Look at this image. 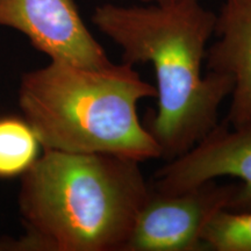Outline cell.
Segmentation results:
<instances>
[{
	"mask_svg": "<svg viewBox=\"0 0 251 251\" xmlns=\"http://www.w3.org/2000/svg\"><path fill=\"white\" fill-rule=\"evenodd\" d=\"M208 251H251V212L224 209L203 231Z\"/></svg>",
	"mask_w": 251,
	"mask_h": 251,
	"instance_id": "cell-9",
	"label": "cell"
},
{
	"mask_svg": "<svg viewBox=\"0 0 251 251\" xmlns=\"http://www.w3.org/2000/svg\"><path fill=\"white\" fill-rule=\"evenodd\" d=\"M213 36L215 41L206 52L207 69L228 75L234 83L225 121L247 124L251 121V0H224Z\"/></svg>",
	"mask_w": 251,
	"mask_h": 251,
	"instance_id": "cell-7",
	"label": "cell"
},
{
	"mask_svg": "<svg viewBox=\"0 0 251 251\" xmlns=\"http://www.w3.org/2000/svg\"><path fill=\"white\" fill-rule=\"evenodd\" d=\"M156 97V87L126 62L93 69L50 61L27 72L19 89L21 111L43 149L141 163L161 158L137 112L142 100Z\"/></svg>",
	"mask_w": 251,
	"mask_h": 251,
	"instance_id": "cell-3",
	"label": "cell"
},
{
	"mask_svg": "<svg viewBox=\"0 0 251 251\" xmlns=\"http://www.w3.org/2000/svg\"><path fill=\"white\" fill-rule=\"evenodd\" d=\"M97 28L120 47L122 62L151 64L157 109L144 125L165 161L179 157L219 124L221 105L230 97V76L202 74L216 14L199 0L94 9Z\"/></svg>",
	"mask_w": 251,
	"mask_h": 251,
	"instance_id": "cell-1",
	"label": "cell"
},
{
	"mask_svg": "<svg viewBox=\"0 0 251 251\" xmlns=\"http://www.w3.org/2000/svg\"><path fill=\"white\" fill-rule=\"evenodd\" d=\"M0 26L23 33L50 61L93 69L113 64L81 19L76 0H0Z\"/></svg>",
	"mask_w": 251,
	"mask_h": 251,
	"instance_id": "cell-6",
	"label": "cell"
},
{
	"mask_svg": "<svg viewBox=\"0 0 251 251\" xmlns=\"http://www.w3.org/2000/svg\"><path fill=\"white\" fill-rule=\"evenodd\" d=\"M221 177L241 181L229 211L251 212V121L218 124L188 151L157 170L150 186L176 193Z\"/></svg>",
	"mask_w": 251,
	"mask_h": 251,
	"instance_id": "cell-5",
	"label": "cell"
},
{
	"mask_svg": "<svg viewBox=\"0 0 251 251\" xmlns=\"http://www.w3.org/2000/svg\"><path fill=\"white\" fill-rule=\"evenodd\" d=\"M140 1L144 4H166V2L176 1V0H140Z\"/></svg>",
	"mask_w": 251,
	"mask_h": 251,
	"instance_id": "cell-10",
	"label": "cell"
},
{
	"mask_svg": "<svg viewBox=\"0 0 251 251\" xmlns=\"http://www.w3.org/2000/svg\"><path fill=\"white\" fill-rule=\"evenodd\" d=\"M151 187V186H150ZM238 183H203L176 193L150 190L124 251H206L207 225L230 208Z\"/></svg>",
	"mask_w": 251,
	"mask_h": 251,
	"instance_id": "cell-4",
	"label": "cell"
},
{
	"mask_svg": "<svg viewBox=\"0 0 251 251\" xmlns=\"http://www.w3.org/2000/svg\"><path fill=\"white\" fill-rule=\"evenodd\" d=\"M23 176L20 250L124 251L151 190L141 162L106 153L43 149Z\"/></svg>",
	"mask_w": 251,
	"mask_h": 251,
	"instance_id": "cell-2",
	"label": "cell"
},
{
	"mask_svg": "<svg viewBox=\"0 0 251 251\" xmlns=\"http://www.w3.org/2000/svg\"><path fill=\"white\" fill-rule=\"evenodd\" d=\"M41 142L26 119L0 118V177L24 175L41 155Z\"/></svg>",
	"mask_w": 251,
	"mask_h": 251,
	"instance_id": "cell-8",
	"label": "cell"
}]
</instances>
